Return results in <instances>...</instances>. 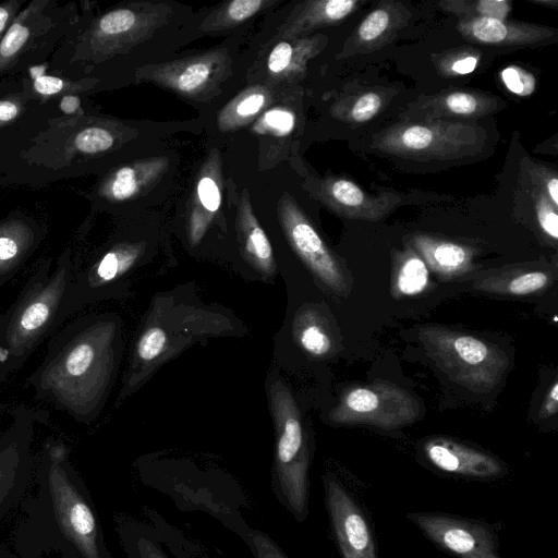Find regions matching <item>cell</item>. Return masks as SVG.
<instances>
[{"label":"cell","instance_id":"1","mask_svg":"<svg viewBox=\"0 0 558 558\" xmlns=\"http://www.w3.org/2000/svg\"><path fill=\"white\" fill-rule=\"evenodd\" d=\"M270 393L277 432L271 490L291 517L303 523L310 513V439L289 390L276 381Z\"/></svg>","mask_w":558,"mask_h":558},{"label":"cell","instance_id":"2","mask_svg":"<svg viewBox=\"0 0 558 558\" xmlns=\"http://www.w3.org/2000/svg\"><path fill=\"white\" fill-rule=\"evenodd\" d=\"M417 339L450 380L475 393L495 389L509 366L505 351L472 335L428 324L417 328Z\"/></svg>","mask_w":558,"mask_h":558},{"label":"cell","instance_id":"3","mask_svg":"<svg viewBox=\"0 0 558 558\" xmlns=\"http://www.w3.org/2000/svg\"><path fill=\"white\" fill-rule=\"evenodd\" d=\"M487 142L486 130L474 121H399L375 134L372 147L399 158L429 161L477 156Z\"/></svg>","mask_w":558,"mask_h":558},{"label":"cell","instance_id":"4","mask_svg":"<svg viewBox=\"0 0 558 558\" xmlns=\"http://www.w3.org/2000/svg\"><path fill=\"white\" fill-rule=\"evenodd\" d=\"M99 335L85 331L73 339L45 368L41 387L72 413L87 411L104 365L105 345Z\"/></svg>","mask_w":558,"mask_h":558},{"label":"cell","instance_id":"5","mask_svg":"<svg viewBox=\"0 0 558 558\" xmlns=\"http://www.w3.org/2000/svg\"><path fill=\"white\" fill-rule=\"evenodd\" d=\"M417 398L388 380H375L347 389L330 420L341 425H369L395 429L414 423L422 415Z\"/></svg>","mask_w":558,"mask_h":558},{"label":"cell","instance_id":"6","mask_svg":"<svg viewBox=\"0 0 558 558\" xmlns=\"http://www.w3.org/2000/svg\"><path fill=\"white\" fill-rule=\"evenodd\" d=\"M433 544L457 558H502L501 522H486L456 514L415 511L405 514Z\"/></svg>","mask_w":558,"mask_h":558},{"label":"cell","instance_id":"7","mask_svg":"<svg viewBox=\"0 0 558 558\" xmlns=\"http://www.w3.org/2000/svg\"><path fill=\"white\" fill-rule=\"evenodd\" d=\"M52 450L49 487L57 520L62 532L75 545L83 558H111L106 548L101 530L92 506L73 485L59 461L62 458Z\"/></svg>","mask_w":558,"mask_h":558},{"label":"cell","instance_id":"8","mask_svg":"<svg viewBox=\"0 0 558 558\" xmlns=\"http://www.w3.org/2000/svg\"><path fill=\"white\" fill-rule=\"evenodd\" d=\"M167 13L163 8H120L95 20L84 33L78 48L87 59L100 61L144 40L159 27Z\"/></svg>","mask_w":558,"mask_h":558},{"label":"cell","instance_id":"9","mask_svg":"<svg viewBox=\"0 0 558 558\" xmlns=\"http://www.w3.org/2000/svg\"><path fill=\"white\" fill-rule=\"evenodd\" d=\"M278 214L292 248L304 264L330 290L347 296L351 291V280L345 269L293 198L283 195L278 203Z\"/></svg>","mask_w":558,"mask_h":558},{"label":"cell","instance_id":"10","mask_svg":"<svg viewBox=\"0 0 558 558\" xmlns=\"http://www.w3.org/2000/svg\"><path fill=\"white\" fill-rule=\"evenodd\" d=\"M325 505L341 558H378L371 521L333 473L323 475Z\"/></svg>","mask_w":558,"mask_h":558},{"label":"cell","instance_id":"11","mask_svg":"<svg viewBox=\"0 0 558 558\" xmlns=\"http://www.w3.org/2000/svg\"><path fill=\"white\" fill-rule=\"evenodd\" d=\"M506 104L494 94L474 89H447L421 96L399 114L400 121L464 120L473 121L492 114Z\"/></svg>","mask_w":558,"mask_h":558},{"label":"cell","instance_id":"12","mask_svg":"<svg viewBox=\"0 0 558 558\" xmlns=\"http://www.w3.org/2000/svg\"><path fill=\"white\" fill-rule=\"evenodd\" d=\"M150 523L126 519L119 535L128 558H197L195 546L153 509Z\"/></svg>","mask_w":558,"mask_h":558},{"label":"cell","instance_id":"13","mask_svg":"<svg viewBox=\"0 0 558 558\" xmlns=\"http://www.w3.org/2000/svg\"><path fill=\"white\" fill-rule=\"evenodd\" d=\"M425 460L436 470L475 480H497L508 466L497 457L448 437H432L422 446Z\"/></svg>","mask_w":558,"mask_h":558},{"label":"cell","instance_id":"14","mask_svg":"<svg viewBox=\"0 0 558 558\" xmlns=\"http://www.w3.org/2000/svg\"><path fill=\"white\" fill-rule=\"evenodd\" d=\"M66 283L65 268H59L50 281L33 293L15 312L8 328L10 350L17 355L28 349L52 319Z\"/></svg>","mask_w":558,"mask_h":558},{"label":"cell","instance_id":"15","mask_svg":"<svg viewBox=\"0 0 558 558\" xmlns=\"http://www.w3.org/2000/svg\"><path fill=\"white\" fill-rule=\"evenodd\" d=\"M317 197L337 214L356 220L378 221L402 202L393 192L371 194L353 181L329 177L317 183Z\"/></svg>","mask_w":558,"mask_h":558},{"label":"cell","instance_id":"16","mask_svg":"<svg viewBox=\"0 0 558 558\" xmlns=\"http://www.w3.org/2000/svg\"><path fill=\"white\" fill-rule=\"evenodd\" d=\"M457 29L470 43L494 47H539L558 37V29L554 27L496 19L459 20Z\"/></svg>","mask_w":558,"mask_h":558},{"label":"cell","instance_id":"17","mask_svg":"<svg viewBox=\"0 0 558 558\" xmlns=\"http://www.w3.org/2000/svg\"><path fill=\"white\" fill-rule=\"evenodd\" d=\"M410 19V9L404 3L395 0L378 2L344 41L339 58L380 50L395 40Z\"/></svg>","mask_w":558,"mask_h":558},{"label":"cell","instance_id":"18","mask_svg":"<svg viewBox=\"0 0 558 558\" xmlns=\"http://www.w3.org/2000/svg\"><path fill=\"white\" fill-rule=\"evenodd\" d=\"M222 63V54L214 51L156 65L149 72L151 80L163 86L182 95L195 96L220 77Z\"/></svg>","mask_w":558,"mask_h":558},{"label":"cell","instance_id":"19","mask_svg":"<svg viewBox=\"0 0 558 558\" xmlns=\"http://www.w3.org/2000/svg\"><path fill=\"white\" fill-rule=\"evenodd\" d=\"M221 187L220 160L218 154L213 151L197 175L190 202L187 229L192 243L195 244L202 239L219 210Z\"/></svg>","mask_w":558,"mask_h":558},{"label":"cell","instance_id":"20","mask_svg":"<svg viewBox=\"0 0 558 558\" xmlns=\"http://www.w3.org/2000/svg\"><path fill=\"white\" fill-rule=\"evenodd\" d=\"M411 243L426 266L441 278L461 276L473 268L474 253L466 245L426 234L413 235Z\"/></svg>","mask_w":558,"mask_h":558},{"label":"cell","instance_id":"21","mask_svg":"<svg viewBox=\"0 0 558 558\" xmlns=\"http://www.w3.org/2000/svg\"><path fill=\"white\" fill-rule=\"evenodd\" d=\"M364 2L359 0L305 1L278 33L279 38H294L320 27L338 23L352 14Z\"/></svg>","mask_w":558,"mask_h":558},{"label":"cell","instance_id":"22","mask_svg":"<svg viewBox=\"0 0 558 558\" xmlns=\"http://www.w3.org/2000/svg\"><path fill=\"white\" fill-rule=\"evenodd\" d=\"M168 167L163 157L123 166L110 173L100 186V194L112 202L128 201L156 181Z\"/></svg>","mask_w":558,"mask_h":558},{"label":"cell","instance_id":"23","mask_svg":"<svg viewBox=\"0 0 558 558\" xmlns=\"http://www.w3.org/2000/svg\"><path fill=\"white\" fill-rule=\"evenodd\" d=\"M553 281L551 271L530 266L487 272L474 281V288L488 293L522 296L543 292Z\"/></svg>","mask_w":558,"mask_h":558},{"label":"cell","instance_id":"24","mask_svg":"<svg viewBox=\"0 0 558 558\" xmlns=\"http://www.w3.org/2000/svg\"><path fill=\"white\" fill-rule=\"evenodd\" d=\"M236 230L248 260L265 275L276 272V263L270 242L255 217L250 198L241 197L236 213Z\"/></svg>","mask_w":558,"mask_h":558},{"label":"cell","instance_id":"25","mask_svg":"<svg viewBox=\"0 0 558 558\" xmlns=\"http://www.w3.org/2000/svg\"><path fill=\"white\" fill-rule=\"evenodd\" d=\"M326 37L313 36L290 41H279L270 51L267 69L275 78L300 77L306 70V62L325 47Z\"/></svg>","mask_w":558,"mask_h":558},{"label":"cell","instance_id":"26","mask_svg":"<svg viewBox=\"0 0 558 558\" xmlns=\"http://www.w3.org/2000/svg\"><path fill=\"white\" fill-rule=\"evenodd\" d=\"M396 94L393 88L363 87L335 102L330 112L341 122L364 124L377 117Z\"/></svg>","mask_w":558,"mask_h":558},{"label":"cell","instance_id":"27","mask_svg":"<svg viewBox=\"0 0 558 558\" xmlns=\"http://www.w3.org/2000/svg\"><path fill=\"white\" fill-rule=\"evenodd\" d=\"M46 4L47 1H32L11 22L0 40V75L10 70L25 52Z\"/></svg>","mask_w":558,"mask_h":558},{"label":"cell","instance_id":"28","mask_svg":"<svg viewBox=\"0 0 558 558\" xmlns=\"http://www.w3.org/2000/svg\"><path fill=\"white\" fill-rule=\"evenodd\" d=\"M428 283V267L412 246L395 252L391 275V294L395 298L417 295L426 290Z\"/></svg>","mask_w":558,"mask_h":558},{"label":"cell","instance_id":"29","mask_svg":"<svg viewBox=\"0 0 558 558\" xmlns=\"http://www.w3.org/2000/svg\"><path fill=\"white\" fill-rule=\"evenodd\" d=\"M34 242L33 230L22 220L0 223V276L24 257Z\"/></svg>","mask_w":558,"mask_h":558},{"label":"cell","instance_id":"30","mask_svg":"<svg viewBox=\"0 0 558 558\" xmlns=\"http://www.w3.org/2000/svg\"><path fill=\"white\" fill-rule=\"evenodd\" d=\"M215 515L244 541L254 558H289L267 533L247 525L239 514L218 510Z\"/></svg>","mask_w":558,"mask_h":558},{"label":"cell","instance_id":"31","mask_svg":"<svg viewBox=\"0 0 558 558\" xmlns=\"http://www.w3.org/2000/svg\"><path fill=\"white\" fill-rule=\"evenodd\" d=\"M268 94L262 87L245 90L231 101L219 116V125L223 130H234L244 125L266 106Z\"/></svg>","mask_w":558,"mask_h":558},{"label":"cell","instance_id":"32","mask_svg":"<svg viewBox=\"0 0 558 558\" xmlns=\"http://www.w3.org/2000/svg\"><path fill=\"white\" fill-rule=\"evenodd\" d=\"M438 7L459 20L470 19H496L506 21L511 2L508 0H442Z\"/></svg>","mask_w":558,"mask_h":558},{"label":"cell","instance_id":"33","mask_svg":"<svg viewBox=\"0 0 558 558\" xmlns=\"http://www.w3.org/2000/svg\"><path fill=\"white\" fill-rule=\"evenodd\" d=\"M298 330L300 345L314 356L329 355L336 344L328 326L314 312H307Z\"/></svg>","mask_w":558,"mask_h":558},{"label":"cell","instance_id":"34","mask_svg":"<svg viewBox=\"0 0 558 558\" xmlns=\"http://www.w3.org/2000/svg\"><path fill=\"white\" fill-rule=\"evenodd\" d=\"M272 3L265 0L230 1L209 16L206 26L209 29L235 26Z\"/></svg>","mask_w":558,"mask_h":558},{"label":"cell","instance_id":"35","mask_svg":"<svg viewBox=\"0 0 558 558\" xmlns=\"http://www.w3.org/2000/svg\"><path fill=\"white\" fill-rule=\"evenodd\" d=\"M136 254L132 246H119L108 252L89 276L90 282L99 284L111 281L133 264Z\"/></svg>","mask_w":558,"mask_h":558},{"label":"cell","instance_id":"36","mask_svg":"<svg viewBox=\"0 0 558 558\" xmlns=\"http://www.w3.org/2000/svg\"><path fill=\"white\" fill-rule=\"evenodd\" d=\"M480 58V52L473 48H458L440 56L436 68L444 76L465 75L476 69Z\"/></svg>","mask_w":558,"mask_h":558},{"label":"cell","instance_id":"37","mask_svg":"<svg viewBox=\"0 0 558 558\" xmlns=\"http://www.w3.org/2000/svg\"><path fill=\"white\" fill-rule=\"evenodd\" d=\"M113 143L114 137L111 132L104 128L92 125L74 134L70 148L75 153L94 155L111 148Z\"/></svg>","mask_w":558,"mask_h":558},{"label":"cell","instance_id":"38","mask_svg":"<svg viewBox=\"0 0 558 558\" xmlns=\"http://www.w3.org/2000/svg\"><path fill=\"white\" fill-rule=\"evenodd\" d=\"M32 88L37 96L43 98L64 96L86 89L89 81H68L62 77L48 74H33Z\"/></svg>","mask_w":558,"mask_h":558},{"label":"cell","instance_id":"39","mask_svg":"<svg viewBox=\"0 0 558 558\" xmlns=\"http://www.w3.org/2000/svg\"><path fill=\"white\" fill-rule=\"evenodd\" d=\"M550 199L541 191L535 194V214L538 227L554 242L558 239V213Z\"/></svg>","mask_w":558,"mask_h":558},{"label":"cell","instance_id":"40","mask_svg":"<svg viewBox=\"0 0 558 558\" xmlns=\"http://www.w3.org/2000/svg\"><path fill=\"white\" fill-rule=\"evenodd\" d=\"M500 76L505 86L518 96H530L535 89V77L533 74L518 65L505 68Z\"/></svg>","mask_w":558,"mask_h":558},{"label":"cell","instance_id":"41","mask_svg":"<svg viewBox=\"0 0 558 558\" xmlns=\"http://www.w3.org/2000/svg\"><path fill=\"white\" fill-rule=\"evenodd\" d=\"M295 124L294 114L282 108L268 110L259 122V130L283 136L292 132Z\"/></svg>","mask_w":558,"mask_h":558},{"label":"cell","instance_id":"42","mask_svg":"<svg viewBox=\"0 0 558 558\" xmlns=\"http://www.w3.org/2000/svg\"><path fill=\"white\" fill-rule=\"evenodd\" d=\"M167 337L159 327H153L145 331L137 344L138 356L144 361H151L165 349Z\"/></svg>","mask_w":558,"mask_h":558},{"label":"cell","instance_id":"43","mask_svg":"<svg viewBox=\"0 0 558 558\" xmlns=\"http://www.w3.org/2000/svg\"><path fill=\"white\" fill-rule=\"evenodd\" d=\"M533 174L536 177V182L542 184L541 192H543L550 202L558 207V179L555 172L543 168L542 166L535 167Z\"/></svg>","mask_w":558,"mask_h":558},{"label":"cell","instance_id":"44","mask_svg":"<svg viewBox=\"0 0 558 558\" xmlns=\"http://www.w3.org/2000/svg\"><path fill=\"white\" fill-rule=\"evenodd\" d=\"M23 111V100L17 97L0 99V128L15 121Z\"/></svg>","mask_w":558,"mask_h":558},{"label":"cell","instance_id":"45","mask_svg":"<svg viewBox=\"0 0 558 558\" xmlns=\"http://www.w3.org/2000/svg\"><path fill=\"white\" fill-rule=\"evenodd\" d=\"M20 5L21 2L17 0H10L0 4V40L15 17Z\"/></svg>","mask_w":558,"mask_h":558},{"label":"cell","instance_id":"46","mask_svg":"<svg viewBox=\"0 0 558 558\" xmlns=\"http://www.w3.org/2000/svg\"><path fill=\"white\" fill-rule=\"evenodd\" d=\"M558 411V381L554 380L542 403L539 416L545 418L553 416Z\"/></svg>","mask_w":558,"mask_h":558},{"label":"cell","instance_id":"47","mask_svg":"<svg viewBox=\"0 0 558 558\" xmlns=\"http://www.w3.org/2000/svg\"><path fill=\"white\" fill-rule=\"evenodd\" d=\"M59 107L61 111L68 116L83 114L81 108V99L75 94H69L61 97Z\"/></svg>","mask_w":558,"mask_h":558},{"label":"cell","instance_id":"48","mask_svg":"<svg viewBox=\"0 0 558 558\" xmlns=\"http://www.w3.org/2000/svg\"><path fill=\"white\" fill-rule=\"evenodd\" d=\"M531 2L551 9H557L558 7V2L556 0H532Z\"/></svg>","mask_w":558,"mask_h":558},{"label":"cell","instance_id":"49","mask_svg":"<svg viewBox=\"0 0 558 558\" xmlns=\"http://www.w3.org/2000/svg\"><path fill=\"white\" fill-rule=\"evenodd\" d=\"M2 478H3V475H2V473H1V469H0V486H1V481H2Z\"/></svg>","mask_w":558,"mask_h":558}]
</instances>
